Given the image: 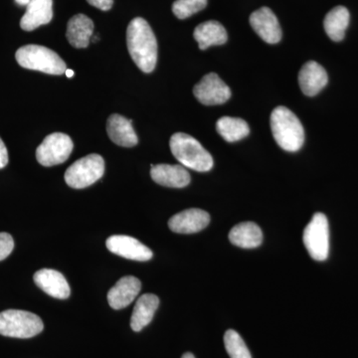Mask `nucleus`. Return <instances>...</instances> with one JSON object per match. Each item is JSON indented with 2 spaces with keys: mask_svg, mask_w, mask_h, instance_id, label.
<instances>
[{
  "mask_svg": "<svg viewBox=\"0 0 358 358\" xmlns=\"http://www.w3.org/2000/svg\"><path fill=\"white\" fill-rule=\"evenodd\" d=\"M92 6L96 7L103 11L110 10L114 4V0H87Z\"/></svg>",
  "mask_w": 358,
  "mask_h": 358,
  "instance_id": "obj_28",
  "label": "nucleus"
},
{
  "mask_svg": "<svg viewBox=\"0 0 358 358\" xmlns=\"http://www.w3.org/2000/svg\"><path fill=\"white\" fill-rule=\"evenodd\" d=\"M201 50L209 48L213 45H223L227 42L228 35L224 26L218 21L209 20L201 23L195 28L193 33Z\"/></svg>",
  "mask_w": 358,
  "mask_h": 358,
  "instance_id": "obj_22",
  "label": "nucleus"
},
{
  "mask_svg": "<svg viewBox=\"0 0 358 358\" xmlns=\"http://www.w3.org/2000/svg\"><path fill=\"white\" fill-rule=\"evenodd\" d=\"M53 18V0H31L21 18L20 27L33 31L39 26L48 24Z\"/></svg>",
  "mask_w": 358,
  "mask_h": 358,
  "instance_id": "obj_17",
  "label": "nucleus"
},
{
  "mask_svg": "<svg viewBox=\"0 0 358 358\" xmlns=\"http://www.w3.org/2000/svg\"><path fill=\"white\" fill-rule=\"evenodd\" d=\"M34 282L44 293L59 299L66 300L69 298L71 289L67 280L60 272L52 268H41L34 274Z\"/></svg>",
  "mask_w": 358,
  "mask_h": 358,
  "instance_id": "obj_13",
  "label": "nucleus"
},
{
  "mask_svg": "<svg viewBox=\"0 0 358 358\" xmlns=\"http://www.w3.org/2000/svg\"><path fill=\"white\" fill-rule=\"evenodd\" d=\"M210 215L199 208L186 209L169 219V227L179 234H192L200 232L208 226Z\"/></svg>",
  "mask_w": 358,
  "mask_h": 358,
  "instance_id": "obj_12",
  "label": "nucleus"
},
{
  "mask_svg": "<svg viewBox=\"0 0 358 358\" xmlns=\"http://www.w3.org/2000/svg\"><path fill=\"white\" fill-rule=\"evenodd\" d=\"M216 129L228 143L243 140L250 133L248 124L239 117H220L216 122Z\"/></svg>",
  "mask_w": 358,
  "mask_h": 358,
  "instance_id": "obj_24",
  "label": "nucleus"
},
{
  "mask_svg": "<svg viewBox=\"0 0 358 358\" xmlns=\"http://www.w3.org/2000/svg\"><path fill=\"white\" fill-rule=\"evenodd\" d=\"M229 240L231 243L240 248H257L262 244V230L254 222L239 223L231 229Z\"/></svg>",
  "mask_w": 358,
  "mask_h": 358,
  "instance_id": "obj_21",
  "label": "nucleus"
},
{
  "mask_svg": "<svg viewBox=\"0 0 358 358\" xmlns=\"http://www.w3.org/2000/svg\"><path fill=\"white\" fill-rule=\"evenodd\" d=\"M141 289V282L133 275L122 277L108 293L110 307L114 310H122L128 307L138 296Z\"/></svg>",
  "mask_w": 358,
  "mask_h": 358,
  "instance_id": "obj_14",
  "label": "nucleus"
},
{
  "mask_svg": "<svg viewBox=\"0 0 358 358\" xmlns=\"http://www.w3.org/2000/svg\"><path fill=\"white\" fill-rule=\"evenodd\" d=\"M8 164V152L3 141L0 138V169H4Z\"/></svg>",
  "mask_w": 358,
  "mask_h": 358,
  "instance_id": "obj_29",
  "label": "nucleus"
},
{
  "mask_svg": "<svg viewBox=\"0 0 358 358\" xmlns=\"http://www.w3.org/2000/svg\"><path fill=\"white\" fill-rule=\"evenodd\" d=\"M350 13L345 6H336L327 14L324 26L327 36L333 41L339 42L345 38V31L350 24Z\"/></svg>",
  "mask_w": 358,
  "mask_h": 358,
  "instance_id": "obj_23",
  "label": "nucleus"
},
{
  "mask_svg": "<svg viewBox=\"0 0 358 358\" xmlns=\"http://www.w3.org/2000/svg\"><path fill=\"white\" fill-rule=\"evenodd\" d=\"M195 98L205 106L222 105L231 96V90L215 73L202 78L193 89Z\"/></svg>",
  "mask_w": 358,
  "mask_h": 358,
  "instance_id": "obj_9",
  "label": "nucleus"
},
{
  "mask_svg": "<svg viewBox=\"0 0 358 358\" xmlns=\"http://www.w3.org/2000/svg\"><path fill=\"white\" fill-rule=\"evenodd\" d=\"M31 0H15L16 3L21 6H27Z\"/></svg>",
  "mask_w": 358,
  "mask_h": 358,
  "instance_id": "obj_30",
  "label": "nucleus"
},
{
  "mask_svg": "<svg viewBox=\"0 0 358 358\" xmlns=\"http://www.w3.org/2000/svg\"><path fill=\"white\" fill-rule=\"evenodd\" d=\"M159 306V299L154 294H145L140 296L131 315V329L138 333L150 324Z\"/></svg>",
  "mask_w": 358,
  "mask_h": 358,
  "instance_id": "obj_20",
  "label": "nucleus"
},
{
  "mask_svg": "<svg viewBox=\"0 0 358 358\" xmlns=\"http://www.w3.org/2000/svg\"><path fill=\"white\" fill-rule=\"evenodd\" d=\"M206 6L207 0H176L173 6V11L178 20H186L193 14L203 10Z\"/></svg>",
  "mask_w": 358,
  "mask_h": 358,
  "instance_id": "obj_26",
  "label": "nucleus"
},
{
  "mask_svg": "<svg viewBox=\"0 0 358 358\" xmlns=\"http://www.w3.org/2000/svg\"><path fill=\"white\" fill-rule=\"evenodd\" d=\"M73 147H74L73 141L67 134L62 133L49 134L37 148V162L43 166H58L69 159Z\"/></svg>",
  "mask_w": 358,
  "mask_h": 358,
  "instance_id": "obj_8",
  "label": "nucleus"
},
{
  "mask_svg": "<svg viewBox=\"0 0 358 358\" xmlns=\"http://www.w3.org/2000/svg\"><path fill=\"white\" fill-rule=\"evenodd\" d=\"M181 358H195L194 355L192 352H186L182 355Z\"/></svg>",
  "mask_w": 358,
  "mask_h": 358,
  "instance_id": "obj_32",
  "label": "nucleus"
},
{
  "mask_svg": "<svg viewBox=\"0 0 358 358\" xmlns=\"http://www.w3.org/2000/svg\"><path fill=\"white\" fill-rule=\"evenodd\" d=\"M250 24L254 31L268 44L281 41L282 29L275 13L268 7H262L250 16Z\"/></svg>",
  "mask_w": 358,
  "mask_h": 358,
  "instance_id": "obj_11",
  "label": "nucleus"
},
{
  "mask_svg": "<svg viewBox=\"0 0 358 358\" xmlns=\"http://www.w3.org/2000/svg\"><path fill=\"white\" fill-rule=\"evenodd\" d=\"M91 41L94 42V43H95V42L99 41V37L98 36H92Z\"/></svg>",
  "mask_w": 358,
  "mask_h": 358,
  "instance_id": "obj_33",
  "label": "nucleus"
},
{
  "mask_svg": "<svg viewBox=\"0 0 358 358\" xmlns=\"http://www.w3.org/2000/svg\"><path fill=\"white\" fill-rule=\"evenodd\" d=\"M14 249V240L8 233H0V261L10 255Z\"/></svg>",
  "mask_w": 358,
  "mask_h": 358,
  "instance_id": "obj_27",
  "label": "nucleus"
},
{
  "mask_svg": "<svg viewBox=\"0 0 358 358\" xmlns=\"http://www.w3.org/2000/svg\"><path fill=\"white\" fill-rule=\"evenodd\" d=\"M129 55L143 72L152 73L157 62V42L148 21L136 17L127 29Z\"/></svg>",
  "mask_w": 358,
  "mask_h": 358,
  "instance_id": "obj_1",
  "label": "nucleus"
},
{
  "mask_svg": "<svg viewBox=\"0 0 358 358\" xmlns=\"http://www.w3.org/2000/svg\"><path fill=\"white\" fill-rule=\"evenodd\" d=\"M224 345L230 358H252L243 338L233 329L226 331L224 336Z\"/></svg>",
  "mask_w": 358,
  "mask_h": 358,
  "instance_id": "obj_25",
  "label": "nucleus"
},
{
  "mask_svg": "<svg viewBox=\"0 0 358 358\" xmlns=\"http://www.w3.org/2000/svg\"><path fill=\"white\" fill-rule=\"evenodd\" d=\"M271 129L278 145L287 152H298L305 141L303 124L286 107H277L271 114Z\"/></svg>",
  "mask_w": 358,
  "mask_h": 358,
  "instance_id": "obj_2",
  "label": "nucleus"
},
{
  "mask_svg": "<svg viewBox=\"0 0 358 358\" xmlns=\"http://www.w3.org/2000/svg\"><path fill=\"white\" fill-rule=\"evenodd\" d=\"M150 176L157 185L173 188L185 187L192 179L187 169L179 164H152Z\"/></svg>",
  "mask_w": 358,
  "mask_h": 358,
  "instance_id": "obj_15",
  "label": "nucleus"
},
{
  "mask_svg": "<svg viewBox=\"0 0 358 358\" xmlns=\"http://www.w3.org/2000/svg\"><path fill=\"white\" fill-rule=\"evenodd\" d=\"M65 74L66 76H67L68 78H72L73 76H74V71L67 69L66 70Z\"/></svg>",
  "mask_w": 358,
  "mask_h": 358,
  "instance_id": "obj_31",
  "label": "nucleus"
},
{
  "mask_svg": "<svg viewBox=\"0 0 358 358\" xmlns=\"http://www.w3.org/2000/svg\"><path fill=\"white\" fill-rule=\"evenodd\" d=\"M105 173V162L93 154L77 160L66 171L65 181L74 189H83L96 182Z\"/></svg>",
  "mask_w": 358,
  "mask_h": 358,
  "instance_id": "obj_6",
  "label": "nucleus"
},
{
  "mask_svg": "<svg viewBox=\"0 0 358 358\" xmlns=\"http://www.w3.org/2000/svg\"><path fill=\"white\" fill-rule=\"evenodd\" d=\"M43 329V322L35 313L20 310L0 313V334L7 338H30Z\"/></svg>",
  "mask_w": 358,
  "mask_h": 358,
  "instance_id": "obj_5",
  "label": "nucleus"
},
{
  "mask_svg": "<svg viewBox=\"0 0 358 358\" xmlns=\"http://www.w3.org/2000/svg\"><path fill=\"white\" fill-rule=\"evenodd\" d=\"M93 34L94 22L85 14H77L68 22L66 37L75 48H87Z\"/></svg>",
  "mask_w": 358,
  "mask_h": 358,
  "instance_id": "obj_19",
  "label": "nucleus"
},
{
  "mask_svg": "<svg viewBox=\"0 0 358 358\" xmlns=\"http://www.w3.org/2000/svg\"><path fill=\"white\" fill-rule=\"evenodd\" d=\"M106 246L115 255L138 262H147L154 256L148 247L141 243L136 238L127 235H114L108 238Z\"/></svg>",
  "mask_w": 358,
  "mask_h": 358,
  "instance_id": "obj_10",
  "label": "nucleus"
},
{
  "mask_svg": "<svg viewBox=\"0 0 358 358\" xmlns=\"http://www.w3.org/2000/svg\"><path fill=\"white\" fill-rule=\"evenodd\" d=\"M303 241L313 260L326 261L329 252V221L324 213H315L305 228Z\"/></svg>",
  "mask_w": 358,
  "mask_h": 358,
  "instance_id": "obj_7",
  "label": "nucleus"
},
{
  "mask_svg": "<svg viewBox=\"0 0 358 358\" xmlns=\"http://www.w3.org/2000/svg\"><path fill=\"white\" fill-rule=\"evenodd\" d=\"M329 82L327 71L319 63L310 61L301 67L299 83L303 93L308 96L317 95Z\"/></svg>",
  "mask_w": 358,
  "mask_h": 358,
  "instance_id": "obj_16",
  "label": "nucleus"
},
{
  "mask_svg": "<svg viewBox=\"0 0 358 358\" xmlns=\"http://www.w3.org/2000/svg\"><path fill=\"white\" fill-rule=\"evenodd\" d=\"M171 152L181 166L199 173H206L213 167L212 155L196 138L185 133H176L171 136Z\"/></svg>",
  "mask_w": 358,
  "mask_h": 358,
  "instance_id": "obj_3",
  "label": "nucleus"
},
{
  "mask_svg": "<svg viewBox=\"0 0 358 358\" xmlns=\"http://www.w3.org/2000/svg\"><path fill=\"white\" fill-rule=\"evenodd\" d=\"M131 120L121 115H110L107 122V131L110 140L120 147L131 148L138 145V138L131 126Z\"/></svg>",
  "mask_w": 358,
  "mask_h": 358,
  "instance_id": "obj_18",
  "label": "nucleus"
},
{
  "mask_svg": "<svg viewBox=\"0 0 358 358\" xmlns=\"http://www.w3.org/2000/svg\"><path fill=\"white\" fill-rule=\"evenodd\" d=\"M16 61L25 69L50 75L65 74L67 65L57 53L40 45H25L15 54Z\"/></svg>",
  "mask_w": 358,
  "mask_h": 358,
  "instance_id": "obj_4",
  "label": "nucleus"
}]
</instances>
